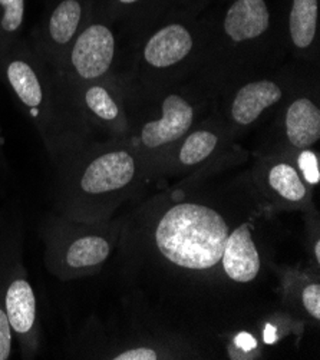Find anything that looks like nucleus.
<instances>
[{
  "instance_id": "f257e3e1",
  "label": "nucleus",
  "mask_w": 320,
  "mask_h": 360,
  "mask_svg": "<svg viewBox=\"0 0 320 360\" xmlns=\"http://www.w3.org/2000/svg\"><path fill=\"white\" fill-rule=\"evenodd\" d=\"M134 33L131 68L121 78L129 91H148L194 75L204 58L207 6L180 0Z\"/></svg>"
},
{
  "instance_id": "f03ea898",
  "label": "nucleus",
  "mask_w": 320,
  "mask_h": 360,
  "mask_svg": "<svg viewBox=\"0 0 320 360\" xmlns=\"http://www.w3.org/2000/svg\"><path fill=\"white\" fill-rule=\"evenodd\" d=\"M0 78L38 129L53 164L95 141L56 72L20 38L0 55Z\"/></svg>"
},
{
  "instance_id": "7ed1b4c3",
  "label": "nucleus",
  "mask_w": 320,
  "mask_h": 360,
  "mask_svg": "<svg viewBox=\"0 0 320 360\" xmlns=\"http://www.w3.org/2000/svg\"><path fill=\"white\" fill-rule=\"evenodd\" d=\"M56 167V208L84 221L106 220L142 171L148 169L125 138L89 141Z\"/></svg>"
},
{
  "instance_id": "20e7f679",
  "label": "nucleus",
  "mask_w": 320,
  "mask_h": 360,
  "mask_svg": "<svg viewBox=\"0 0 320 360\" xmlns=\"http://www.w3.org/2000/svg\"><path fill=\"white\" fill-rule=\"evenodd\" d=\"M128 91L127 141L147 168L160 169L172 148L197 124L216 111L217 91L196 74L148 91Z\"/></svg>"
},
{
  "instance_id": "39448f33",
  "label": "nucleus",
  "mask_w": 320,
  "mask_h": 360,
  "mask_svg": "<svg viewBox=\"0 0 320 360\" xmlns=\"http://www.w3.org/2000/svg\"><path fill=\"white\" fill-rule=\"evenodd\" d=\"M277 25L267 0H219L207 8V39L197 74L220 94L237 81L253 77L277 42Z\"/></svg>"
},
{
  "instance_id": "423d86ee",
  "label": "nucleus",
  "mask_w": 320,
  "mask_h": 360,
  "mask_svg": "<svg viewBox=\"0 0 320 360\" xmlns=\"http://www.w3.org/2000/svg\"><path fill=\"white\" fill-rule=\"evenodd\" d=\"M231 224L208 197L177 198L153 223V255L174 277L220 276Z\"/></svg>"
},
{
  "instance_id": "0eeeda50",
  "label": "nucleus",
  "mask_w": 320,
  "mask_h": 360,
  "mask_svg": "<svg viewBox=\"0 0 320 360\" xmlns=\"http://www.w3.org/2000/svg\"><path fill=\"white\" fill-rule=\"evenodd\" d=\"M42 236L46 267L60 280L98 271L110 259L115 243V231L106 220L84 221L63 214L48 219Z\"/></svg>"
},
{
  "instance_id": "6e6552de",
  "label": "nucleus",
  "mask_w": 320,
  "mask_h": 360,
  "mask_svg": "<svg viewBox=\"0 0 320 360\" xmlns=\"http://www.w3.org/2000/svg\"><path fill=\"white\" fill-rule=\"evenodd\" d=\"M118 23L96 4L69 46L56 75L65 88L114 77L120 55Z\"/></svg>"
},
{
  "instance_id": "1a4fd4ad",
  "label": "nucleus",
  "mask_w": 320,
  "mask_h": 360,
  "mask_svg": "<svg viewBox=\"0 0 320 360\" xmlns=\"http://www.w3.org/2000/svg\"><path fill=\"white\" fill-rule=\"evenodd\" d=\"M0 297L23 354L33 356L39 343L38 302L20 260V240L15 234L0 237Z\"/></svg>"
},
{
  "instance_id": "9d476101",
  "label": "nucleus",
  "mask_w": 320,
  "mask_h": 360,
  "mask_svg": "<svg viewBox=\"0 0 320 360\" xmlns=\"http://www.w3.org/2000/svg\"><path fill=\"white\" fill-rule=\"evenodd\" d=\"M296 84L281 77H248L219 94L216 114L233 136L255 127L267 112L281 106Z\"/></svg>"
},
{
  "instance_id": "9b49d317",
  "label": "nucleus",
  "mask_w": 320,
  "mask_h": 360,
  "mask_svg": "<svg viewBox=\"0 0 320 360\" xmlns=\"http://www.w3.org/2000/svg\"><path fill=\"white\" fill-rule=\"evenodd\" d=\"M65 89L92 138L94 132H101L108 139L127 138L129 129V98L120 74Z\"/></svg>"
},
{
  "instance_id": "f8f14e48",
  "label": "nucleus",
  "mask_w": 320,
  "mask_h": 360,
  "mask_svg": "<svg viewBox=\"0 0 320 360\" xmlns=\"http://www.w3.org/2000/svg\"><path fill=\"white\" fill-rule=\"evenodd\" d=\"M96 0H53L41 23L27 39L53 70H58L69 46L94 12Z\"/></svg>"
},
{
  "instance_id": "ddd939ff",
  "label": "nucleus",
  "mask_w": 320,
  "mask_h": 360,
  "mask_svg": "<svg viewBox=\"0 0 320 360\" xmlns=\"http://www.w3.org/2000/svg\"><path fill=\"white\" fill-rule=\"evenodd\" d=\"M234 136L219 118L216 111L197 124L167 155L160 169L187 174L219 162L229 151Z\"/></svg>"
},
{
  "instance_id": "4468645a",
  "label": "nucleus",
  "mask_w": 320,
  "mask_h": 360,
  "mask_svg": "<svg viewBox=\"0 0 320 360\" xmlns=\"http://www.w3.org/2000/svg\"><path fill=\"white\" fill-rule=\"evenodd\" d=\"M281 143L286 151L303 153L312 150L320 139V106L316 94L293 86L281 103L280 115Z\"/></svg>"
},
{
  "instance_id": "2eb2a0df",
  "label": "nucleus",
  "mask_w": 320,
  "mask_h": 360,
  "mask_svg": "<svg viewBox=\"0 0 320 360\" xmlns=\"http://www.w3.org/2000/svg\"><path fill=\"white\" fill-rule=\"evenodd\" d=\"M255 183L262 193L279 207L303 208L310 204L312 194L297 164L280 153L264 158L255 174Z\"/></svg>"
},
{
  "instance_id": "dca6fc26",
  "label": "nucleus",
  "mask_w": 320,
  "mask_h": 360,
  "mask_svg": "<svg viewBox=\"0 0 320 360\" xmlns=\"http://www.w3.org/2000/svg\"><path fill=\"white\" fill-rule=\"evenodd\" d=\"M263 262L252 224L241 221L229 234L222 259V271L234 285H248L262 273Z\"/></svg>"
},
{
  "instance_id": "f3484780",
  "label": "nucleus",
  "mask_w": 320,
  "mask_h": 360,
  "mask_svg": "<svg viewBox=\"0 0 320 360\" xmlns=\"http://www.w3.org/2000/svg\"><path fill=\"white\" fill-rule=\"evenodd\" d=\"M284 9L288 46L299 59L312 62L319 51L320 0H286Z\"/></svg>"
},
{
  "instance_id": "a211bd4d",
  "label": "nucleus",
  "mask_w": 320,
  "mask_h": 360,
  "mask_svg": "<svg viewBox=\"0 0 320 360\" xmlns=\"http://www.w3.org/2000/svg\"><path fill=\"white\" fill-rule=\"evenodd\" d=\"M180 0H96V5L120 26L132 32Z\"/></svg>"
},
{
  "instance_id": "6ab92c4d",
  "label": "nucleus",
  "mask_w": 320,
  "mask_h": 360,
  "mask_svg": "<svg viewBox=\"0 0 320 360\" xmlns=\"http://www.w3.org/2000/svg\"><path fill=\"white\" fill-rule=\"evenodd\" d=\"M26 0H0V55L22 38Z\"/></svg>"
},
{
  "instance_id": "aec40b11",
  "label": "nucleus",
  "mask_w": 320,
  "mask_h": 360,
  "mask_svg": "<svg viewBox=\"0 0 320 360\" xmlns=\"http://www.w3.org/2000/svg\"><path fill=\"white\" fill-rule=\"evenodd\" d=\"M13 347V330L9 317L0 297V360H8L12 356Z\"/></svg>"
},
{
  "instance_id": "412c9836",
  "label": "nucleus",
  "mask_w": 320,
  "mask_h": 360,
  "mask_svg": "<svg viewBox=\"0 0 320 360\" xmlns=\"http://www.w3.org/2000/svg\"><path fill=\"white\" fill-rule=\"evenodd\" d=\"M302 306L312 319L320 320V284L317 281L305 285L302 290Z\"/></svg>"
},
{
  "instance_id": "4be33fe9",
  "label": "nucleus",
  "mask_w": 320,
  "mask_h": 360,
  "mask_svg": "<svg viewBox=\"0 0 320 360\" xmlns=\"http://www.w3.org/2000/svg\"><path fill=\"white\" fill-rule=\"evenodd\" d=\"M297 158V167L303 175V178L309 184H317L319 183V164L317 158L312 154V150L299 153Z\"/></svg>"
},
{
  "instance_id": "5701e85b",
  "label": "nucleus",
  "mask_w": 320,
  "mask_h": 360,
  "mask_svg": "<svg viewBox=\"0 0 320 360\" xmlns=\"http://www.w3.org/2000/svg\"><path fill=\"white\" fill-rule=\"evenodd\" d=\"M113 359L115 360H157L161 359L160 353L148 346H139L134 349L124 350L121 353H117Z\"/></svg>"
},
{
  "instance_id": "b1692460",
  "label": "nucleus",
  "mask_w": 320,
  "mask_h": 360,
  "mask_svg": "<svg viewBox=\"0 0 320 360\" xmlns=\"http://www.w3.org/2000/svg\"><path fill=\"white\" fill-rule=\"evenodd\" d=\"M4 147V132H2V125H0V148Z\"/></svg>"
}]
</instances>
